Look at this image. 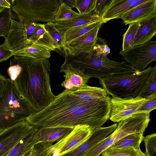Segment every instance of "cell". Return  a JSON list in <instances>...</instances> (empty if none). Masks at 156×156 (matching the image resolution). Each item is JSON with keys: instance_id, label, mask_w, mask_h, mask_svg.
Returning a JSON list of instances; mask_svg holds the SVG:
<instances>
[{"instance_id": "obj_1", "label": "cell", "mask_w": 156, "mask_h": 156, "mask_svg": "<svg viewBox=\"0 0 156 156\" xmlns=\"http://www.w3.org/2000/svg\"><path fill=\"white\" fill-rule=\"evenodd\" d=\"M107 95L103 88L88 85L74 91L65 90L25 120L37 129L86 125L95 129L109 118L111 98Z\"/></svg>"}, {"instance_id": "obj_2", "label": "cell", "mask_w": 156, "mask_h": 156, "mask_svg": "<svg viewBox=\"0 0 156 156\" xmlns=\"http://www.w3.org/2000/svg\"><path fill=\"white\" fill-rule=\"evenodd\" d=\"M48 58L14 56L7 73L16 90L34 112L47 107L55 96L51 90Z\"/></svg>"}, {"instance_id": "obj_3", "label": "cell", "mask_w": 156, "mask_h": 156, "mask_svg": "<svg viewBox=\"0 0 156 156\" xmlns=\"http://www.w3.org/2000/svg\"><path fill=\"white\" fill-rule=\"evenodd\" d=\"M65 54L64 63L69 64L90 78L95 77L100 80L117 74L140 72L125 61H113L104 54L96 56L94 50L90 53L76 56Z\"/></svg>"}, {"instance_id": "obj_4", "label": "cell", "mask_w": 156, "mask_h": 156, "mask_svg": "<svg viewBox=\"0 0 156 156\" xmlns=\"http://www.w3.org/2000/svg\"><path fill=\"white\" fill-rule=\"evenodd\" d=\"M9 78L0 93V133L26 119L34 112Z\"/></svg>"}, {"instance_id": "obj_5", "label": "cell", "mask_w": 156, "mask_h": 156, "mask_svg": "<svg viewBox=\"0 0 156 156\" xmlns=\"http://www.w3.org/2000/svg\"><path fill=\"white\" fill-rule=\"evenodd\" d=\"M152 67L138 73L117 74L100 79V84L112 97L134 98L138 96Z\"/></svg>"}, {"instance_id": "obj_6", "label": "cell", "mask_w": 156, "mask_h": 156, "mask_svg": "<svg viewBox=\"0 0 156 156\" xmlns=\"http://www.w3.org/2000/svg\"><path fill=\"white\" fill-rule=\"evenodd\" d=\"M11 9L23 24L54 22L60 5L58 0H13Z\"/></svg>"}, {"instance_id": "obj_7", "label": "cell", "mask_w": 156, "mask_h": 156, "mask_svg": "<svg viewBox=\"0 0 156 156\" xmlns=\"http://www.w3.org/2000/svg\"><path fill=\"white\" fill-rule=\"evenodd\" d=\"M150 121V113L134 114L119 122L113 133L87 150L83 156H99L113 143L128 134L138 132L144 133Z\"/></svg>"}, {"instance_id": "obj_8", "label": "cell", "mask_w": 156, "mask_h": 156, "mask_svg": "<svg viewBox=\"0 0 156 156\" xmlns=\"http://www.w3.org/2000/svg\"><path fill=\"white\" fill-rule=\"evenodd\" d=\"M119 53L128 64L139 71H142L148 65L156 60V41L151 40L134 45Z\"/></svg>"}, {"instance_id": "obj_9", "label": "cell", "mask_w": 156, "mask_h": 156, "mask_svg": "<svg viewBox=\"0 0 156 156\" xmlns=\"http://www.w3.org/2000/svg\"><path fill=\"white\" fill-rule=\"evenodd\" d=\"M94 129L86 125L75 126L70 133L50 146V156H60L75 150L90 137Z\"/></svg>"}, {"instance_id": "obj_10", "label": "cell", "mask_w": 156, "mask_h": 156, "mask_svg": "<svg viewBox=\"0 0 156 156\" xmlns=\"http://www.w3.org/2000/svg\"><path fill=\"white\" fill-rule=\"evenodd\" d=\"M34 127L23 120L0 133V156H8L22 139Z\"/></svg>"}, {"instance_id": "obj_11", "label": "cell", "mask_w": 156, "mask_h": 156, "mask_svg": "<svg viewBox=\"0 0 156 156\" xmlns=\"http://www.w3.org/2000/svg\"><path fill=\"white\" fill-rule=\"evenodd\" d=\"M144 100L145 98L139 96L131 98L112 97L110 100L109 119L114 122H119L126 119L136 113Z\"/></svg>"}, {"instance_id": "obj_12", "label": "cell", "mask_w": 156, "mask_h": 156, "mask_svg": "<svg viewBox=\"0 0 156 156\" xmlns=\"http://www.w3.org/2000/svg\"><path fill=\"white\" fill-rule=\"evenodd\" d=\"M40 24L36 22L23 24L12 19L9 31L3 44L12 51L24 44Z\"/></svg>"}, {"instance_id": "obj_13", "label": "cell", "mask_w": 156, "mask_h": 156, "mask_svg": "<svg viewBox=\"0 0 156 156\" xmlns=\"http://www.w3.org/2000/svg\"><path fill=\"white\" fill-rule=\"evenodd\" d=\"M100 25L87 33L65 44L62 48L65 53L71 56L90 53L93 50L98 38Z\"/></svg>"}, {"instance_id": "obj_14", "label": "cell", "mask_w": 156, "mask_h": 156, "mask_svg": "<svg viewBox=\"0 0 156 156\" xmlns=\"http://www.w3.org/2000/svg\"><path fill=\"white\" fill-rule=\"evenodd\" d=\"M60 71L65 73L64 76L65 80L61 83V86L65 90L74 91L88 85L87 83L90 78L69 64L64 62L60 67Z\"/></svg>"}, {"instance_id": "obj_15", "label": "cell", "mask_w": 156, "mask_h": 156, "mask_svg": "<svg viewBox=\"0 0 156 156\" xmlns=\"http://www.w3.org/2000/svg\"><path fill=\"white\" fill-rule=\"evenodd\" d=\"M156 16V0H147L129 10L120 17L125 25Z\"/></svg>"}, {"instance_id": "obj_16", "label": "cell", "mask_w": 156, "mask_h": 156, "mask_svg": "<svg viewBox=\"0 0 156 156\" xmlns=\"http://www.w3.org/2000/svg\"><path fill=\"white\" fill-rule=\"evenodd\" d=\"M116 123L108 127H101L94 129L90 137L75 150L60 156H83L85 152L94 145L104 140L116 128Z\"/></svg>"}, {"instance_id": "obj_17", "label": "cell", "mask_w": 156, "mask_h": 156, "mask_svg": "<svg viewBox=\"0 0 156 156\" xmlns=\"http://www.w3.org/2000/svg\"><path fill=\"white\" fill-rule=\"evenodd\" d=\"M147 0H113L101 17L103 23L120 18L124 13Z\"/></svg>"}, {"instance_id": "obj_18", "label": "cell", "mask_w": 156, "mask_h": 156, "mask_svg": "<svg viewBox=\"0 0 156 156\" xmlns=\"http://www.w3.org/2000/svg\"><path fill=\"white\" fill-rule=\"evenodd\" d=\"M13 55L34 58H48L51 56V51L28 39L23 44L12 50Z\"/></svg>"}, {"instance_id": "obj_19", "label": "cell", "mask_w": 156, "mask_h": 156, "mask_svg": "<svg viewBox=\"0 0 156 156\" xmlns=\"http://www.w3.org/2000/svg\"><path fill=\"white\" fill-rule=\"evenodd\" d=\"M74 128L55 126L37 129L36 136L37 144L41 142L52 143L69 134Z\"/></svg>"}, {"instance_id": "obj_20", "label": "cell", "mask_w": 156, "mask_h": 156, "mask_svg": "<svg viewBox=\"0 0 156 156\" xmlns=\"http://www.w3.org/2000/svg\"><path fill=\"white\" fill-rule=\"evenodd\" d=\"M101 20V17L94 14L93 11L68 20L54 23L57 29L64 35L67 30L73 28Z\"/></svg>"}, {"instance_id": "obj_21", "label": "cell", "mask_w": 156, "mask_h": 156, "mask_svg": "<svg viewBox=\"0 0 156 156\" xmlns=\"http://www.w3.org/2000/svg\"><path fill=\"white\" fill-rule=\"evenodd\" d=\"M139 23L140 25L134 39L133 46L142 44L151 41L156 34V16L146 19Z\"/></svg>"}, {"instance_id": "obj_22", "label": "cell", "mask_w": 156, "mask_h": 156, "mask_svg": "<svg viewBox=\"0 0 156 156\" xmlns=\"http://www.w3.org/2000/svg\"><path fill=\"white\" fill-rule=\"evenodd\" d=\"M37 129L34 128L21 140L13 147L8 156H23L37 144L36 133Z\"/></svg>"}, {"instance_id": "obj_23", "label": "cell", "mask_w": 156, "mask_h": 156, "mask_svg": "<svg viewBox=\"0 0 156 156\" xmlns=\"http://www.w3.org/2000/svg\"><path fill=\"white\" fill-rule=\"evenodd\" d=\"M28 39L46 48L51 51H54L56 49L53 39L46 30L44 24L40 23Z\"/></svg>"}, {"instance_id": "obj_24", "label": "cell", "mask_w": 156, "mask_h": 156, "mask_svg": "<svg viewBox=\"0 0 156 156\" xmlns=\"http://www.w3.org/2000/svg\"><path fill=\"white\" fill-rule=\"evenodd\" d=\"M143 133L138 132L128 134L113 143L109 148H119L128 147L139 148L144 137Z\"/></svg>"}, {"instance_id": "obj_25", "label": "cell", "mask_w": 156, "mask_h": 156, "mask_svg": "<svg viewBox=\"0 0 156 156\" xmlns=\"http://www.w3.org/2000/svg\"><path fill=\"white\" fill-rule=\"evenodd\" d=\"M103 23L101 20L74 27L68 30L64 34L63 46L66 43L83 35L95 27Z\"/></svg>"}, {"instance_id": "obj_26", "label": "cell", "mask_w": 156, "mask_h": 156, "mask_svg": "<svg viewBox=\"0 0 156 156\" xmlns=\"http://www.w3.org/2000/svg\"><path fill=\"white\" fill-rule=\"evenodd\" d=\"M102 156H146L140 147H128L119 148H108L101 154Z\"/></svg>"}, {"instance_id": "obj_27", "label": "cell", "mask_w": 156, "mask_h": 156, "mask_svg": "<svg viewBox=\"0 0 156 156\" xmlns=\"http://www.w3.org/2000/svg\"><path fill=\"white\" fill-rule=\"evenodd\" d=\"M156 92V65L152 67L151 72L145 81L137 96L145 98Z\"/></svg>"}, {"instance_id": "obj_28", "label": "cell", "mask_w": 156, "mask_h": 156, "mask_svg": "<svg viewBox=\"0 0 156 156\" xmlns=\"http://www.w3.org/2000/svg\"><path fill=\"white\" fill-rule=\"evenodd\" d=\"M11 8H5L0 10V37L5 38L9 31L13 15Z\"/></svg>"}, {"instance_id": "obj_29", "label": "cell", "mask_w": 156, "mask_h": 156, "mask_svg": "<svg viewBox=\"0 0 156 156\" xmlns=\"http://www.w3.org/2000/svg\"><path fill=\"white\" fill-rule=\"evenodd\" d=\"M59 1L60 5L55 14L54 22L68 20L80 15L73 10L71 7L65 3L59 0Z\"/></svg>"}, {"instance_id": "obj_30", "label": "cell", "mask_w": 156, "mask_h": 156, "mask_svg": "<svg viewBox=\"0 0 156 156\" xmlns=\"http://www.w3.org/2000/svg\"><path fill=\"white\" fill-rule=\"evenodd\" d=\"M139 25V22L129 24L127 30L123 35L122 51L126 50L133 46L134 39Z\"/></svg>"}, {"instance_id": "obj_31", "label": "cell", "mask_w": 156, "mask_h": 156, "mask_svg": "<svg viewBox=\"0 0 156 156\" xmlns=\"http://www.w3.org/2000/svg\"><path fill=\"white\" fill-rule=\"evenodd\" d=\"M44 24L46 30L53 39L55 48L60 49L63 45L64 35L57 29L54 22H48Z\"/></svg>"}, {"instance_id": "obj_32", "label": "cell", "mask_w": 156, "mask_h": 156, "mask_svg": "<svg viewBox=\"0 0 156 156\" xmlns=\"http://www.w3.org/2000/svg\"><path fill=\"white\" fill-rule=\"evenodd\" d=\"M156 108V92L145 98L144 100L136 110V113H150Z\"/></svg>"}, {"instance_id": "obj_33", "label": "cell", "mask_w": 156, "mask_h": 156, "mask_svg": "<svg viewBox=\"0 0 156 156\" xmlns=\"http://www.w3.org/2000/svg\"><path fill=\"white\" fill-rule=\"evenodd\" d=\"M146 156H156V133L148 135L144 137Z\"/></svg>"}, {"instance_id": "obj_34", "label": "cell", "mask_w": 156, "mask_h": 156, "mask_svg": "<svg viewBox=\"0 0 156 156\" xmlns=\"http://www.w3.org/2000/svg\"><path fill=\"white\" fill-rule=\"evenodd\" d=\"M96 0H76V8L80 14H87L93 11Z\"/></svg>"}, {"instance_id": "obj_35", "label": "cell", "mask_w": 156, "mask_h": 156, "mask_svg": "<svg viewBox=\"0 0 156 156\" xmlns=\"http://www.w3.org/2000/svg\"><path fill=\"white\" fill-rule=\"evenodd\" d=\"M49 144L47 143L37 144L34 147L30 156H50Z\"/></svg>"}, {"instance_id": "obj_36", "label": "cell", "mask_w": 156, "mask_h": 156, "mask_svg": "<svg viewBox=\"0 0 156 156\" xmlns=\"http://www.w3.org/2000/svg\"><path fill=\"white\" fill-rule=\"evenodd\" d=\"M112 1L113 0H96L95 7L93 10L94 13L101 17Z\"/></svg>"}, {"instance_id": "obj_37", "label": "cell", "mask_w": 156, "mask_h": 156, "mask_svg": "<svg viewBox=\"0 0 156 156\" xmlns=\"http://www.w3.org/2000/svg\"><path fill=\"white\" fill-rule=\"evenodd\" d=\"M99 38L100 43L97 41L94 47V55L98 56L103 54L107 55L110 52V49L102 39Z\"/></svg>"}, {"instance_id": "obj_38", "label": "cell", "mask_w": 156, "mask_h": 156, "mask_svg": "<svg viewBox=\"0 0 156 156\" xmlns=\"http://www.w3.org/2000/svg\"><path fill=\"white\" fill-rule=\"evenodd\" d=\"M13 55V51L4 44H0V62L5 61Z\"/></svg>"}, {"instance_id": "obj_39", "label": "cell", "mask_w": 156, "mask_h": 156, "mask_svg": "<svg viewBox=\"0 0 156 156\" xmlns=\"http://www.w3.org/2000/svg\"><path fill=\"white\" fill-rule=\"evenodd\" d=\"M11 4L9 0H0V10L3 8H11Z\"/></svg>"}, {"instance_id": "obj_40", "label": "cell", "mask_w": 156, "mask_h": 156, "mask_svg": "<svg viewBox=\"0 0 156 156\" xmlns=\"http://www.w3.org/2000/svg\"><path fill=\"white\" fill-rule=\"evenodd\" d=\"M72 8H76V0H59Z\"/></svg>"}, {"instance_id": "obj_41", "label": "cell", "mask_w": 156, "mask_h": 156, "mask_svg": "<svg viewBox=\"0 0 156 156\" xmlns=\"http://www.w3.org/2000/svg\"><path fill=\"white\" fill-rule=\"evenodd\" d=\"M6 78L4 76L0 74V93L4 87Z\"/></svg>"}]
</instances>
